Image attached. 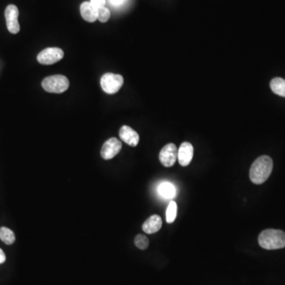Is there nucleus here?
Segmentation results:
<instances>
[{
	"label": "nucleus",
	"instance_id": "nucleus-9",
	"mask_svg": "<svg viewBox=\"0 0 285 285\" xmlns=\"http://www.w3.org/2000/svg\"><path fill=\"white\" fill-rule=\"evenodd\" d=\"M194 149L192 145L188 142H182L178 151V159L180 165L187 166L192 162Z\"/></svg>",
	"mask_w": 285,
	"mask_h": 285
},
{
	"label": "nucleus",
	"instance_id": "nucleus-19",
	"mask_svg": "<svg viewBox=\"0 0 285 285\" xmlns=\"http://www.w3.org/2000/svg\"><path fill=\"white\" fill-rule=\"evenodd\" d=\"M90 2L95 9L98 10V9L106 6V0H91Z\"/></svg>",
	"mask_w": 285,
	"mask_h": 285
},
{
	"label": "nucleus",
	"instance_id": "nucleus-17",
	"mask_svg": "<svg viewBox=\"0 0 285 285\" xmlns=\"http://www.w3.org/2000/svg\"><path fill=\"white\" fill-rule=\"evenodd\" d=\"M135 245L137 246V248L140 250H146L148 247L149 240L147 236L144 235H137L135 238Z\"/></svg>",
	"mask_w": 285,
	"mask_h": 285
},
{
	"label": "nucleus",
	"instance_id": "nucleus-1",
	"mask_svg": "<svg viewBox=\"0 0 285 285\" xmlns=\"http://www.w3.org/2000/svg\"><path fill=\"white\" fill-rule=\"evenodd\" d=\"M273 160L269 156L262 155L254 162L250 170V178L254 184L264 183L273 171Z\"/></svg>",
	"mask_w": 285,
	"mask_h": 285
},
{
	"label": "nucleus",
	"instance_id": "nucleus-7",
	"mask_svg": "<svg viewBox=\"0 0 285 285\" xmlns=\"http://www.w3.org/2000/svg\"><path fill=\"white\" fill-rule=\"evenodd\" d=\"M19 9L15 5H9L5 11L6 26L10 33L16 34L20 31V25L19 23Z\"/></svg>",
	"mask_w": 285,
	"mask_h": 285
},
{
	"label": "nucleus",
	"instance_id": "nucleus-13",
	"mask_svg": "<svg viewBox=\"0 0 285 285\" xmlns=\"http://www.w3.org/2000/svg\"><path fill=\"white\" fill-rule=\"evenodd\" d=\"M159 194L165 199H172L175 197L177 190L175 186L170 182H164L158 186Z\"/></svg>",
	"mask_w": 285,
	"mask_h": 285
},
{
	"label": "nucleus",
	"instance_id": "nucleus-14",
	"mask_svg": "<svg viewBox=\"0 0 285 285\" xmlns=\"http://www.w3.org/2000/svg\"><path fill=\"white\" fill-rule=\"evenodd\" d=\"M271 90L276 95L285 97V79L277 77L270 82Z\"/></svg>",
	"mask_w": 285,
	"mask_h": 285
},
{
	"label": "nucleus",
	"instance_id": "nucleus-15",
	"mask_svg": "<svg viewBox=\"0 0 285 285\" xmlns=\"http://www.w3.org/2000/svg\"><path fill=\"white\" fill-rule=\"evenodd\" d=\"M0 239L6 245H11L15 242V235L13 231L7 227L0 228Z\"/></svg>",
	"mask_w": 285,
	"mask_h": 285
},
{
	"label": "nucleus",
	"instance_id": "nucleus-8",
	"mask_svg": "<svg viewBox=\"0 0 285 285\" xmlns=\"http://www.w3.org/2000/svg\"><path fill=\"white\" fill-rule=\"evenodd\" d=\"M121 147V142L118 139L114 137L109 139L101 147V157L106 160L113 159L120 152Z\"/></svg>",
	"mask_w": 285,
	"mask_h": 285
},
{
	"label": "nucleus",
	"instance_id": "nucleus-18",
	"mask_svg": "<svg viewBox=\"0 0 285 285\" xmlns=\"http://www.w3.org/2000/svg\"><path fill=\"white\" fill-rule=\"evenodd\" d=\"M97 11V19L99 20L101 23H106V22L110 19V11L107 7L104 6L101 8L98 9Z\"/></svg>",
	"mask_w": 285,
	"mask_h": 285
},
{
	"label": "nucleus",
	"instance_id": "nucleus-2",
	"mask_svg": "<svg viewBox=\"0 0 285 285\" xmlns=\"http://www.w3.org/2000/svg\"><path fill=\"white\" fill-rule=\"evenodd\" d=\"M259 243L265 250H278L285 247V232L281 230L266 229L259 235Z\"/></svg>",
	"mask_w": 285,
	"mask_h": 285
},
{
	"label": "nucleus",
	"instance_id": "nucleus-3",
	"mask_svg": "<svg viewBox=\"0 0 285 285\" xmlns=\"http://www.w3.org/2000/svg\"><path fill=\"white\" fill-rule=\"evenodd\" d=\"M42 87L48 93L61 94L69 89V80L61 74L46 77L42 81Z\"/></svg>",
	"mask_w": 285,
	"mask_h": 285
},
{
	"label": "nucleus",
	"instance_id": "nucleus-12",
	"mask_svg": "<svg viewBox=\"0 0 285 285\" xmlns=\"http://www.w3.org/2000/svg\"><path fill=\"white\" fill-rule=\"evenodd\" d=\"M81 15L85 21L95 23L97 19V11L90 2H84L80 6Z\"/></svg>",
	"mask_w": 285,
	"mask_h": 285
},
{
	"label": "nucleus",
	"instance_id": "nucleus-10",
	"mask_svg": "<svg viewBox=\"0 0 285 285\" xmlns=\"http://www.w3.org/2000/svg\"><path fill=\"white\" fill-rule=\"evenodd\" d=\"M119 136L122 141L126 142L131 147H136L140 142V136L134 129L131 127L124 125L122 126L119 132Z\"/></svg>",
	"mask_w": 285,
	"mask_h": 285
},
{
	"label": "nucleus",
	"instance_id": "nucleus-21",
	"mask_svg": "<svg viewBox=\"0 0 285 285\" xmlns=\"http://www.w3.org/2000/svg\"><path fill=\"white\" fill-rule=\"evenodd\" d=\"M112 4L118 6V5L121 4L122 2H124V0H110Z\"/></svg>",
	"mask_w": 285,
	"mask_h": 285
},
{
	"label": "nucleus",
	"instance_id": "nucleus-20",
	"mask_svg": "<svg viewBox=\"0 0 285 285\" xmlns=\"http://www.w3.org/2000/svg\"><path fill=\"white\" fill-rule=\"evenodd\" d=\"M6 261V255L4 252L2 251V249H0V264H2Z\"/></svg>",
	"mask_w": 285,
	"mask_h": 285
},
{
	"label": "nucleus",
	"instance_id": "nucleus-11",
	"mask_svg": "<svg viewBox=\"0 0 285 285\" xmlns=\"http://www.w3.org/2000/svg\"><path fill=\"white\" fill-rule=\"evenodd\" d=\"M162 225L161 217L158 215H151L142 224V231L146 234H154L161 229Z\"/></svg>",
	"mask_w": 285,
	"mask_h": 285
},
{
	"label": "nucleus",
	"instance_id": "nucleus-5",
	"mask_svg": "<svg viewBox=\"0 0 285 285\" xmlns=\"http://www.w3.org/2000/svg\"><path fill=\"white\" fill-rule=\"evenodd\" d=\"M64 52L60 48H48L37 55V61L44 65H50L62 60Z\"/></svg>",
	"mask_w": 285,
	"mask_h": 285
},
{
	"label": "nucleus",
	"instance_id": "nucleus-6",
	"mask_svg": "<svg viewBox=\"0 0 285 285\" xmlns=\"http://www.w3.org/2000/svg\"><path fill=\"white\" fill-rule=\"evenodd\" d=\"M178 159V148L174 143L165 145L159 153V160L166 167H171Z\"/></svg>",
	"mask_w": 285,
	"mask_h": 285
},
{
	"label": "nucleus",
	"instance_id": "nucleus-4",
	"mask_svg": "<svg viewBox=\"0 0 285 285\" xmlns=\"http://www.w3.org/2000/svg\"><path fill=\"white\" fill-rule=\"evenodd\" d=\"M101 87L108 95H114L124 84V78L120 74L106 73L101 77Z\"/></svg>",
	"mask_w": 285,
	"mask_h": 285
},
{
	"label": "nucleus",
	"instance_id": "nucleus-16",
	"mask_svg": "<svg viewBox=\"0 0 285 285\" xmlns=\"http://www.w3.org/2000/svg\"><path fill=\"white\" fill-rule=\"evenodd\" d=\"M177 211H178V206H177L175 201H170L168 205L167 209H166V222L168 223H174L176 217H177Z\"/></svg>",
	"mask_w": 285,
	"mask_h": 285
}]
</instances>
